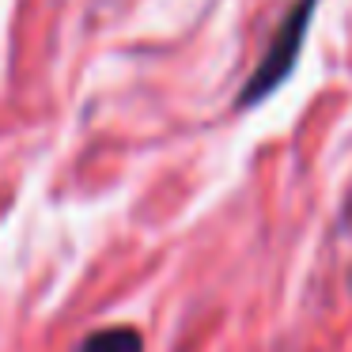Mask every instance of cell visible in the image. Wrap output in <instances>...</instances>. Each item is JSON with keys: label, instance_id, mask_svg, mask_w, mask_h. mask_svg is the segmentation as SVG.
<instances>
[{"label": "cell", "instance_id": "6da1fadb", "mask_svg": "<svg viewBox=\"0 0 352 352\" xmlns=\"http://www.w3.org/2000/svg\"><path fill=\"white\" fill-rule=\"evenodd\" d=\"M314 8H318V0H296V4L288 8V16L280 19V27H276L273 38H269L258 69H254L250 76H246V84L239 87L235 110L261 107V102L292 76V69L299 65V54H303L307 27H311V19H314Z\"/></svg>", "mask_w": 352, "mask_h": 352}, {"label": "cell", "instance_id": "7a4b0ae2", "mask_svg": "<svg viewBox=\"0 0 352 352\" xmlns=\"http://www.w3.org/2000/svg\"><path fill=\"white\" fill-rule=\"evenodd\" d=\"M80 352H144V337L133 326H110L87 337L80 344Z\"/></svg>", "mask_w": 352, "mask_h": 352}]
</instances>
